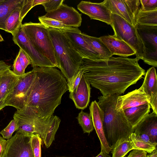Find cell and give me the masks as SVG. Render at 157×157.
Returning <instances> with one entry per match:
<instances>
[{
	"label": "cell",
	"mask_w": 157,
	"mask_h": 157,
	"mask_svg": "<svg viewBox=\"0 0 157 157\" xmlns=\"http://www.w3.org/2000/svg\"><path fill=\"white\" fill-rule=\"evenodd\" d=\"M22 75H16L10 69L0 75V101L13 91Z\"/></svg>",
	"instance_id": "cell-22"
},
{
	"label": "cell",
	"mask_w": 157,
	"mask_h": 157,
	"mask_svg": "<svg viewBox=\"0 0 157 157\" xmlns=\"http://www.w3.org/2000/svg\"><path fill=\"white\" fill-rule=\"evenodd\" d=\"M34 67L35 77L24 107L38 117H49L53 115L61 104L62 96L68 90L67 82L55 67Z\"/></svg>",
	"instance_id": "cell-2"
},
{
	"label": "cell",
	"mask_w": 157,
	"mask_h": 157,
	"mask_svg": "<svg viewBox=\"0 0 157 157\" xmlns=\"http://www.w3.org/2000/svg\"><path fill=\"white\" fill-rule=\"evenodd\" d=\"M147 155V153L142 150L133 149L127 157H144Z\"/></svg>",
	"instance_id": "cell-41"
},
{
	"label": "cell",
	"mask_w": 157,
	"mask_h": 157,
	"mask_svg": "<svg viewBox=\"0 0 157 157\" xmlns=\"http://www.w3.org/2000/svg\"><path fill=\"white\" fill-rule=\"evenodd\" d=\"M29 40L41 55L54 66L58 67L53 46L48 29L40 23L30 22L22 25Z\"/></svg>",
	"instance_id": "cell-6"
},
{
	"label": "cell",
	"mask_w": 157,
	"mask_h": 157,
	"mask_svg": "<svg viewBox=\"0 0 157 157\" xmlns=\"http://www.w3.org/2000/svg\"><path fill=\"white\" fill-rule=\"evenodd\" d=\"M31 136L16 133L10 139L7 140L8 145L4 157H34Z\"/></svg>",
	"instance_id": "cell-12"
},
{
	"label": "cell",
	"mask_w": 157,
	"mask_h": 157,
	"mask_svg": "<svg viewBox=\"0 0 157 157\" xmlns=\"http://www.w3.org/2000/svg\"><path fill=\"white\" fill-rule=\"evenodd\" d=\"M60 30L68 37L75 50L82 58L92 60L103 59L84 39L82 35V33L78 29L70 27L68 29Z\"/></svg>",
	"instance_id": "cell-13"
},
{
	"label": "cell",
	"mask_w": 157,
	"mask_h": 157,
	"mask_svg": "<svg viewBox=\"0 0 157 157\" xmlns=\"http://www.w3.org/2000/svg\"></svg>",
	"instance_id": "cell-50"
},
{
	"label": "cell",
	"mask_w": 157,
	"mask_h": 157,
	"mask_svg": "<svg viewBox=\"0 0 157 157\" xmlns=\"http://www.w3.org/2000/svg\"><path fill=\"white\" fill-rule=\"evenodd\" d=\"M100 38L113 56L126 57L136 54L134 50L127 43L114 35L104 36Z\"/></svg>",
	"instance_id": "cell-21"
},
{
	"label": "cell",
	"mask_w": 157,
	"mask_h": 157,
	"mask_svg": "<svg viewBox=\"0 0 157 157\" xmlns=\"http://www.w3.org/2000/svg\"><path fill=\"white\" fill-rule=\"evenodd\" d=\"M77 9L91 19L99 20L112 25V13L102 2H92L81 1L77 6Z\"/></svg>",
	"instance_id": "cell-15"
},
{
	"label": "cell",
	"mask_w": 157,
	"mask_h": 157,
	"mask_svg": "<svg viewBox=\"0 0 157 157\" xmlns=\"http://www.w3.org/2000/svg\"><path fill=\"white\" fill-rule=\"evenodd\" d=\"M44 17L62 22L69 26L77 28L82 21V15L75 9L63 3L56 10L47 13Z\"/></svg>",
	"instance_id": "cell-14"
},
{
	"label": "cell",
	"mask_w": 157,
	"mask_h": 157,
	"mask_svg": "<svg viewBox=\"0 0 157 157\" xmlns=\"http://www.w3.org/2000/svg\"><path fill=\"white\" fill-rule=\"evenodd\" d=\"M22 24L12 34L13 40L14 43L28 55L33 67H55L49 60L39 53L29 40L22 29Z\"/></svg>",
	"instance_id": "cell-9"
},
{
	"label": "cell",
	"mask_w": 157,
	"mask_h": 157,
	"mask_svg": "<svg viewBox=\"0 0 157 157\" xmlns=\"http://www.w3.org/2000/svg\"><path fill=\"white\" fill-rule=\"evenodd\" d=\"M58 63V67L67 80L68 85L77 74L82 58L75 49L70 40L61 31L48 29Z\"/></svg>",
	"instance_id": "cell-5"
},
{
	"label": "cell",
	"mask_w": 157,
	"mask_h": 157,
	"mask_svg": "<svg viewBox=\"0 0 157 157\" xmlns=\"http://www.w3.org/2000/svg\"><path fill=\"white\" fill-rule=\"evenodd\" d=\"M134 133L148 135L152 143L157 146V113L153 111L147 114L134 127Z\"/></svg>",
	"instance_id": "cell-20"
},
{
	"label": "cell",
	"mask_w": 157,
	"mask_h": 157,
	"mask_svg": "<svg viewBox=\"0 0 157 157\" xmlns=\"http://www.w3.org/2000/svg\"><path fill=\"white\" fill-rule=\"evenodd\" d=\"M144 157H147V155H146V156H144Z\"/></svg>",
	"instance_id": "cell-49"
},
{
	"label": "cell",
	"mask_w": 157,
	"mask_h": 157,
	"mask_svg": "<svg viewBox=\"0 0 157 157\" xmlns=\"http://www.w3.org/2000/svg\"><path fill=\"white\" fill-rule=\"evenodd\" d=\"M112 13L117 14L136 27V16L140 9L139 0H105L102 2Z\"/></svg>",
	"instance_id": "cell-10"
},
{
	"label": "cell",
	"mask_w": 157,
	"mask_h": 157,
	"mask_svg": "<svg viewBox=\"0 0 157 157\" xmlns=\"http://www.w3.org/2000/svg\"><path fill=\"white\" fill-rule=\"evenodd\" d=\"M17 125L16 133L32 136L38 134L47 148L55 140L61 120L56 116L41 118L23 108L17 110L13 116Z\"/></svg>",
	"instance_id": "cell-4"
},
{
	"label": "cell",
	"mask_w": 157,
	"mask_h": 157,
	"mask_svg": "<svg viewBox=\"0 0 157 157\" xmlns=\"http://www.w3.org/2000/svg\"><path fill=\"white\" fill-rule=\"evenodd\" d=\"M136 135V137L138 139L147 143L154 144L152 143L150 138L148 135L145 134H141Z\"/></svg>",
	"instance_id": "cell-42"
},
{
	"label": "cell",
	"mask_w": 157,
	"mask_h": 157,
	"mask_svg": "<svg viewBox=\"0 0 157 157\" xmlns=\"http://www.w3.org/2000/svg\"><path fill=\"white\" fill-rule=\"evenodd\" d=\"M4 100L0 101V110L6 106L4 104Z\"/></svg>",
	"instance_id": "cell-46"
},
{
	"label": "cell",
	"mask_w": 157,
	"mask_h": 157,
	"mask_svg": "<svg viewBox=\"0 0 157 157\" xmlns=\"http://www.w3.org/2000/svg\"><path fill=\"white\" fill-rule=\"evenodd\" d=\"M4 41V39L2 37V36L0 34V42L3 41Z\"/></svg>",
	"instance_id": "cell-47"
},
{
	"label": "cell",
	"mask_w": 157,
	"mask_h": 157,
	"mask_svg": "<svg viewBox=\"0 0 157 157\" xmlns=\"http://www.w3.org/2000/svg\"><path fill=\"white\" fill-rule=\"evenodd\" d=\"M83 74V71L79 68L77 74L70 84H68V90L70 92H72L77 86Z\"/></svg>",
	"instance_id": "cell-37"
},
{
	"label": "cell",
	"mask_w": 157,
	"mask_h": 157,
	"mask_svg": "<svg viewBox=\"0 0 157 157\" xmlns=\"http://www.w3.org/2000/svg\"><path fill=\"white\" fill-rule=\"evenodd\" d=\"M136 58L115 57L92 60L83 58L79 68L90 85L103 96L123 94L130 86L136 84L145 74Z\"/></svg>",
	"instance_id": "cell-1"
},
{
	"label": "cell",
	"mask_w": 157,
	"mask_h": 157,
	"mask_svg": "<svg viewBox=\"0 0 157 157\" xmlns=\"http://www.w3.org/2000/svg\"><path fill=\"white\" fill-rule=\"evenodd\" d=\"M23 0H4L0 2V29L5 31L6 21L11 13L21 6Z\"/></svg>",
	"instance_id": "cell-25"
},
{
	"label": "cell",
	"mask_w": 157,
	"mask_h": 157,
	"mask_svg": "<svg viewBox=\"0 0 157 157\" xmlns=\"http://www.w3.org/2000/svg\"><path fill=\"white\" fill-rule=\"evenodd\" d=\"M21 6L17 7L11 13L5 22V31L12 34L22 24L20 16Z\"/></svg>",
	"instance_id": "cell-27"
},
{
	"label": "cell",
	"mask_w": 157,
	"mask_h": 157,
	"mask_svg": "<svg viewBox=\"0 0 157 157\" xmlns=\"http://www.w3.org/2000/svg\"><path fill=\"white\" fill-rule=\"evenodd\" d=\"M111 19L114 35L124 41L134 50L136 58L143 60L146 51L136 27L117 14L112 13Z\"/></svg>",
	"instance_id": "cell-7"
},
{
	"label": "cell",
	"mask_w": 157,
	"mask_h": 157,
	"mask_svg": "<svg viewBox=\"0 0 157 157\" xmlns=\"http://www.w3.org/2000/svg\"><path fill=\"white\" fill-rule=\"evenodd\" d=\"M47 0H33V7L38 5H42L43 3L47 2Z\"/></svg>",
	"instance_id": "cell-43"
},
{
	"label": "cell",
	"mask_w": 157,
	"mask_h": 157,
	"mask_svg": "<svg viewBox=\"0 0 157 157\" xmlns=\"http://www.w3.org/2000/svg\"><path fill=\"white\" fill-rule=\"evenodd\" d=\"M38 19L40 23L48 29L50 28L63 30L70 27L59 21L48 18L44 16L39 17Z\"/></svg>",
	"instance_id": "cell-30"
},
{
	"label": "cell",
	"mask_w": 157,
	"mask_h": 157,
	"mask_svg": "<svg viewBox=\"0 0 157 157\" xmlns=\"http://www.w3.org/2000/svg\"><path fill=\"white\" fill-rule=\"evenodd\" d=\"M36 75L33 67L32 70L22 75L13 91L4 99L6 106H11L19 110L25 105Z\"/></svg>",
	"instance_id": "cell-8"
},
{
	"label": "cell",
	"mask_w": 157,
	"mask_h": 157,
	"mask_svg": "<svg viewBox=\"0 0 157 157\" xmlns=\"http://www.w3.org/2000/svg\"><path fill=\"white\" fill-rule=\"evenodd\" d=\"M89 109L94 128L100 141L101 151L109 154L112 148L108 143L104 131L103 112L96 100L91 102Z\"/></svg>",
	"instance_id": "cell-16"
},
{
	"label": "cell",
	"mask_w": 157,
	"mask_h": 157,
	"mask_svg": "<svg viewBox=\"0 0 157 157\" xmlns=\"http://www.w3.org/2000/svg\"><path fill=\"white\" fill-rule=\"evenodd\" d=\"M76 118L84 133L90 134L93 130L94 127L90 113L85 112L81 110Z\"/></svg>",
	"instance_id": "cell-29"
},
{
	"label": "cell",
	"mask_w": 157,
	"mask_h": 157,
	"mask_svg": "<svg viewBox=\"0 0 157 157\" xmlns=\"http://www.w3.org/2000/svg\"><path fill=\"white\" fill-rule=\"evenodd\" d=\"M8 144V140L0 136V157H4Z\"/></svg>",
	"instance_id": "cell-40"
},
{
	"label": "cell",
	"mask_w": 157,
	"mask_h": 157,
	"mask_svg": "<svg viewBox=\"0 0 157 157\" xmlns=\"http://www.w3.org/2000/svg\"><path fill=\"white\" fill-rule=\"evenodd\" d=\"M17 56L23 69L25 71L27 67L29 64H31L30 60L26 53L20 48Z\"/></svg>",
	"instance_id": "cell-38"
},
{
	"label": "cell",
	"mask_w": 157,
	"mask_h": 157,
	"mask_svg": "<svg viewBox=\"0 0 157 157\" xmlns=\"http://www.w3.org/2000/svg\"><path fill=\"white\" fill-rule=\"evenodd\" d=\"M130 138L134 143V149L142 150L151 153L156 148V146L154 144L147 143L137 138L134 133L131 134Z\"/></svg>",
	"instance_id": "cell-31"
},
{
	"label": "cell",
	"mask_w": 157,
	"mask_h": 157,
	"mask_svg": "<svg viewBox=\"0 0 157 157\" xmlns=\"http://www.w3.org/2000/svg\"><path fill=\"white\" fill-rule=\"evenodd\" d=\"M82 35L85 41L102 59H108L113 56L100 37L90 36L82 33Z\"/></svg>",
	"instance_id": "cell-24"
},
{
	"label": "cell",
	"mask_w": 157,
	"mask_h": 157,
	"mask_svg": "<svg viewBox=\"0 0 157 157\" xmlns=\"http://www.w3.org/2000/svg\"><path fill=\"white\" fill-rule=\"evenodd\" d=\"M134 143L130 138L118 143L112 149V157H124L130 151L134 149Z\"/></svg>",
	"instance_id": "cell-28"
},
{
	"label": "cell",
	"mask_w": 157,
	"mask_h": 157,
	"mask_svg": "<svg viewBox=\"0 0 157 157\" xmlns=\"http://www.w3.org/2000/svg\"><path fill=\"white\" fill-rule=\"evenodd\" d=\"M64 0H49L43 3L42 5L44 6L47 13H50L57 10L63 3Z\"/></svg>",
	"instance_id": "cell-34"
},
{
	"label": "cell",
	"mask_w": 157,
	"mask_h": 157,
	"mask_svg": "<svg viewBox=\"0 0 157 157\" xmlns=\"http://www.w3.org/2000/svg\"><path fill=\"white\" fill-rule=\"evenodd\" d=\"M95 157H111V156L109 154L103 151H101L100 153Z\"/></svg>",
	"instance_id": "cell-44"
},
{
	"label": "cell",
	"mask_w": 157,
	"mask_h": 157,
	"mask_svg": "<svg viewBox=\"0 0 157 157\" xmlns=\"http://www.w3.org/2000/svg\"><path fill=\"white\" fill-rule=\"evenodd\" d=\"M151 106L149 103L131 107L124 110L125 117L128 122L133 128L150 111Z\"/></svg>",
	"instance_id": "cell-23"
},
{
	"label": "cell",
	"mask_w": 157,
	"mask_h": 157,
	"mask_svg": "<svg viewBox=\"0 0 157 157\" xmlns=\"http://www.w3.org/2000/svg\"><path fill=\"white\" fill-rule=\"evenodd\" d=\"M147 157H157V148L151 153L147 155Z\"/></svg>",
	"instance_id": "cell-45"
},
{
	"label": "cell",
	"mask_w": 157,
	"mask_h": 157,
	"mask_svg": "<svg viewBox=\"0 0 157 157\" xmlns=\"http://www.w3.org/2000/svg\"><path fill=\"white\" fill-rule=\"evenodd\" d=\"M138 34L144 46L146 54L143 59L146 63L157 67V26L136 25Z\"/></svg>",
	"instance_id": "cell-11"
},
{
	"label": "cell",
	"mask_w": 157,
	"mask_h": 157,
	"mask_svg": "<svg viewBox=\"0 0 157 157\" xmlns=\"http://www.w3.org/2000/svg\"><path fill=\"white\" fill-rule=\"evenodd\" d=\"M141 86L149 98L151 108L157 113V77L155 67L150 68L145 73Z\"/></svg>",
	"instance_id": "cell-19"
},
{
	"label": "cell",
	"mask_w": 157,
	"mask_h": 157,
	"mask_svg": "<svg viewBox=\"0 0 157 157\" xmlns=\"http://www.w3.org/2000/svg\"><path fill=\"white\" fill-rule=\"evenodd\" d=\"M33 0H23L21 6L20 20L21 22L24 18L31 9L33 8Z\"/></svg>",
	"instance_id": "cell-36"
},
{
	"label": "cell",
	"mask_w": 157,
	"mask_h": 157,
	"mask_svg": "<svg viewBox=\"0 0 157 157\" xmlns=\"http://www.w3.org/2000/svg\"><path fill=\"white\" fill-rule=\"evenodd\" d=\"M136 25L157 26V10L150 11H139L136 17Z\"/></svg>",
	"instance_id": "cell-26"
},
{
	"label": "cell",
	"mask_w": 157,
	"mask_h": 157,
	"mask_svg": "<svg viewBox=\"0 0 157 157\" xmlns=\"http://www.w3.org/2000/svg\"><path fill=\"white\" fill-rule=\"evenodd\" d=\"M13 71L16 75L21 76L25 74L22 67L20 62L17 55L14 60L13 66Z\"/></svg>",
	"instance_id": "cell-39"
},
{
	"label": "cell",
	"mask_w": 157,
	"mask_h": 157,
	"mask_svg": "<svg viewBox=\"0 0 157 157\" xmlns=\"http://www.w3.org/2000/svg\"><path fill=\"white\" fill-rule=\"evenodd\" d=\"M4 0H0V2L3 1Z\"/></svg>",
	"instance_id": "cell-48"
},
{
	"label": "cell",
	"mask_w": 157,
	"mask_h": 157,
	"mask_svg": "<svg viewBox=\"0 0 157 157\" xmlns=\"http://www.w3.org/2000/svg\"><path fill=\"white\" fill-rule=\"evenodd\" d=\"M149 103L148 97L144 92L142 86L124 95L119 96L115 109L118 111L131 107Z\"/></svg>",
	"instance_id": "cell-17"
},
{
	"label": "cell",
	"mask_w": 157,
	"mask_h": 157,
	"mask_svg": "<svg viewBox=\"0 0 157 157\" xmlns=\"http://www.w3.org/2000/svg\"><path fill=\"white\" fill-rule=\"evenodd\" d=\"M90 85L83 74L77 86L72 92H70L69 98L77 108L83 110L88 106L90 95Z\"/></svg>",
	"instance_id": "cell-18"
},
{
	"label": "cell",
	"mask_w": 157,
	"mask_h": 157,
	"mask_svg": "<svg viewBox=\"0 0 157 157\" xmlns=\"http://www.w3.org/2000/svg\"><path fill=\"white\" fill-rule=\"evenodd\" d=\"M16 129V124L13 119L5 128L0 132V134L2 135L4 139H10L12 137L13 133Z\"/></svg>",
	"instance_id": "cell-33"
},
{
	"label": "cell",
	"mask_w": 157,
	"mask_h": 157,
	"mask_svg": "<svg viewBox=\"0 0 157 157\" xmlns=\"http://www.w3.org/2000/svg\"><path fill=\"white\" fill-rule=\"evenodd\" d=\"M120 95L114 94L98 98V103L103 112L105 136L112 149L120 142L129 139L134 132V128L128 122L124 111L116 109L117 98Z\"/></svg>",
	"instance_id": "cell-3"
},
{
	"label": "cell",
	"mask_w": 157,
	"mask_h": 157,
	"mask_svg": "<svg viewBox=\"0 0 157 157\" xmlns=\"http://www.w3.org/2000/svg\"><path fill=\"white\" fill-rule=\"evenodd\" d=\"M41 139L38 134L31 136V143L34 157H41Z\"/></svg>",
	"instance_id": "cell-32"
},
{
	"label": "cell",
	"mask_w": 157,
	"mask_h": 157,
	"mask_svg": "<svg viewBox=\"0 0 157 157\" xmlns=\"http://www.w3.org/2000/svg\"><path fill=\"white\" fill-rule=\"evenodd\" d=\"M141 7L140 10L150 11L157 10V0H140Z\"/></svg>",
	"instance_id": "cell-35"
}]
</instances>
